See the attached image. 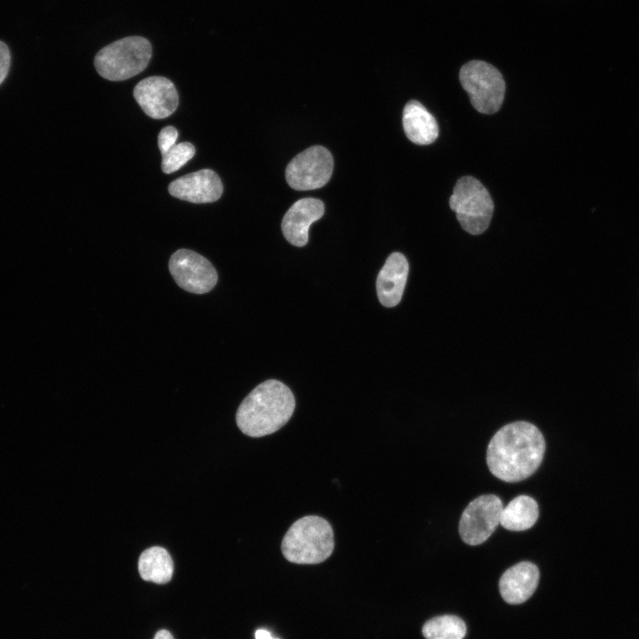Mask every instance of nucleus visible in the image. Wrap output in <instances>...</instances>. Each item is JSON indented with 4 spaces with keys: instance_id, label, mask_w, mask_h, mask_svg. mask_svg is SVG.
<instances>
[{
    "instance_id": "nucleus-11",
    "label": "nucleus",
    "mask_w": 639,
    "mask_h": 639,
    "mask_svg": "<svg viewBox=\"0 0 639 639\" xmlns=\"http://www.w3.org/2000/svg\"><path fill=\"white\" fill-rule=\"evenodd\" d=\"M169 193L178 199L193 203H209L221 197L223 185L215 171L204 169L172 181L169 185Z\"/></svg>"
},
{
    "instance_id": "nucleus-14",
    "label": "nucleus",
    "mask_w": 639,
    "mask_h": 639,
    "mask_svg": "<svg viewBox=\"0 0 639 639\" xmlns=\"http://www.w3.org/2000/svg\"><path fill=\"white\" fill-rule=\"evenodd\" d=\"M409 265L406 256L399 253L390 254L376 279V291L380 303L385 307H394L403 296Z\"/></svg>"
},
{
    "instance_id": "nucleus-3",
    "label": "nucleus",
    "mask_w": 639,
    "mask_h": 639,
    "mask_svg": "<svg viewBox=\"0 0 639 639\" xmlns=\"http://www.w3.org/2000/svg\"><path fill=\"white\" fill-rule=\"evenodd\" d=\"M334 547L332 526L319 516H306L296 520L281 542L284 557L298 564L322 563L331 556Z\"/></svg>"
},
{
    "instance_id": "nucleus-22",
    "label": "nucleus",
    "mask_w": 639,
    "mask_h": 639,
    "mask_svg": "<svg viewBox=\"0 0 639 639\" xmlns=\"http://www.w3.org/2000/svg\"><path fill=\"white\" fill-rule=\"evenodd\" d=\"M256 639H277L272 636L271 633L265 629H258L255 633Z\"/></svg>"
},
{
    "instance_id": "nucleus-20",
    "label": "nucleus",
    "mask_w": 639,
    "mask_h": 639,
    "mask_svg": "<svg viewBox=\"0 0 639 639\" xmlns=\"http://www.w3.org/2000/svg\"><path fill=\"white\" fill-rule=\"evenodd\" d=\"M178 137V130L173 126H166L161 130L158 135V147L162 154L176 144Z\"/></svg>"
},
{
    "instance_id": "nucleus-12",
    "label": "nucleus",
    "mask_w": 639,
    "mask_h": 639,
    "mask_svg": "<svg viewBox=\"0 0 639 639\" xmlns=\"http://www.w3.org/2000/svg\"><path fill=\"white\" fill-rule=\"evenodd\" d=\"M324 210L323 202L315 198H304L296 201L281 222L286 240L296 247L306 245L310 225L323 216Z\"/></svg>"
},
{
    "instance_id": "nucleus-23",
    "label": "nucleus",
    "mask_w": 639,
    "mask_h": 639,
    "mask_svg": "<svg viewBox=\"0 0 639 639\" xmlns=\"http://www.w3.org/2000/svg\"><path fill=\"white\" fill-rule=\"evenodd\" d=\"M154 639H174V638L169 631L160 630L156 633Z\"/></svg>"
},
{
    "instance_id": "nucleus-1",
    "label": "nucleus",
    "mask_w": 639,
    "mask_h": 639,
    "mask_svg": "<svg viewBox=\"0 0 639 639\" xmlns=\"http://www.w3.org/2000/svg\"><path fill=\"white\" fill-rule=\"evenodd\" d=\"M545 439L533 424L519 421L501 428L487 447L486 462L497 478L514 483L532 475L540 465Z\"/></svg>"
},
{
    "instance_id": "nucleus-13",
    "label": "nucleus",
    "mask_w": 639,
    "mask_h": 639,
    "mask_svg": "<svg viewBox=\"0 0 639 639\" xmlns=\"http://www.w3.org/2000/svg\"><path fill=\"white\" fill-rule=\"evenodd\" d=\"M539 580L540 572L534 564L520 562L501 575L499 581L501 596L508 604H522L534 593Z\"/></svg>"
},
{
    "instance_id": "nucleus-4",
    "label": "nucleus",
    "mask_w": 639,
    "mask_h": 639,
    "mask_svg": "<svg viewBox=\"0 0 639 639\" xmlns=\"http://www.w3.org/2000/svg\"><path fill=\"white\" fill-rule=\"evenodd\" d=\"M152 56L149 41L141 36H128L99 50L94 59L97 72L110 81H122L142 72Z\"/></svg>"
},
{
    "instance_id": "nucleus-15",
    "label": "nucleus",
    "mask_w": 639,
    "mask_h": 639,
    "mask_svg": "<svg viewBox=\"0 0 639 639\" xmlns=\"http://www.w3.org/2000/svg\"><path fill=\"white\" fill-rule=\"evenodd\" d=\"M404 131L414 144L424 146L433 143L438 137V124L434 116L419 101H408L403 109Z\"/></svg>"
},
{
    "instance_id": "nucleus-16",
    "label": "nucleus",
    "mask_w": 639,
    "mask_h": 639,
    "mask_svg": "<svg viewBox=\"0 0 639 639\" xmlns=\"http://www.w3.org/2000/svg\"><path fill=\"white\" fill-rule=\"evenodd\" d=\"M538 517L536 501L527 495H519L503 508L500 524L507 530L520 532L531 528Z\"/></svg>"
},
{
    "instance_id": "nucleus-2",
    "label": "nucleus",
    "mask_w": 639,
    "mask_h": 639,
    "mask_svg": "<svg viewBox=\"0 0 639 639\" xmlns=\"http://www.w3.org/2000/svg\"><path fill=\"white\" fill-rule=\"evenodd\" d=\"M295 407L291 390L283 383L270 379L258 384L243 399L236 412V423L245 435L261 438L283 427Z\"/></svg>"
},
{
    "instance_id": "nucleus-8",
    "label": "nucleus",
    "mask_w": 639,
    "mask_h": 639,
    "mask_svg": "<svg viewBox=\"0 0 639 639\" xmlns=\"http://www.w3.org/2000/svg\"><path fill=\"white\" fill-rule=\"evenodd\" d=\"M501 500L494 494L474 499L464 509L459 524L462 540L471 546L485 542L500 524L503 509Z\"/></svg>"
},
{
    "instance_id": "nucleus-10",
    "label": "nucleus",
    "mask_w": 639,
    "mask_h": 639,
    "mask_svg": "<svg viewBox=\"0 0 639 639\" xmlns=\"http://www.w3.org/2000/svg\"><path fill=\"white\" fill-rule=\"evenodd\" d=\"M133 96L142 110L154 119L170 116L178 105V95L173 83L162 76L143 79L135 86Z\"/></svg>"
},
{
    "instance_id": "nucleus-17",
    "label": "nucleus",
    "mask_w": 639,
    "mask_h": 639,
    "mask_svg": "<svg viewBox=\"0 0 639 639\" xmlns=\"http://www.w3.org/2000/svg\"><path fill=\"white\" fill-rule=\"evenodd\" d=\"M138 566L140 577L145 580L164 584L172 578V559L169 552L162 547H152L143 551Z\"/></svg>"
},
{
    "instance_id": "nucleus-6",
    "label": "nucleus",
    "mask_w": 639,
    "mask_h": 639,
    "mask_svg": "<svg viewBox=\"0 0 639 639\" xmlns=\"http://www.w3.org/2000/svg\"><path fill=\"white\" fill-rule=\"evenodd\" d=\"M459 79L477 111L491 114L500 110L506 86L495 67L483 60L469 61L462 67Z\"/></svg>"
},
{
    "instance_id": "nucleus-19",
    "label": "nucleus",
    "mask_w": 639,
    "mask_h": 639,
    "mask_svg": "<svg viewBox=\"0 0 639 639\" xmlns=\"http://www.w3.org/2000/svg\"><path fill=\"white\" fill-rule=\"evenodd\" d=\"M195 154L193 145L182 142L172 146L165 154H162V170L170 174L184 166Z\"/></svg>"
},
{
    "instance_id": "nucleus-7",
    "label": "nucleus",
    "mask_w": 639,
    "mask_h": 639,
    "mask_svg": "<svg viewBox=\"0 0 639 639\" xmlns=\"http://www.w3.org/2000/svg\"><path fill=\"white\" fill-rule=\"evenodd\" d=\"M333 167L331 153L324 146H313L290 161L286 179L288 185L297 191L318 189L329 181Z\"/></svg>"
},
{
    "instance_id": "nucleus-18",
    "label": "nucleus",
    "mask_w": 639,
    "mask_h": 639,
    "mask_svg": "<svg viewBox=\"0 0 639 639\" xmlns=\"http://www.w3.org/2000/svg\"><path fill=\"white\" fill-rule=\"evenodd\" d=\"M466 624L455 615H442L430 619L422 627L426 639H463Z\"/></svg>"
},
{
    "instance_id": "nucleus-5",
    "label": "nucleus",
    "mask_w": 639,
    "mask_h": 639,
    "mask_svg": "<svg viewBox=\"0 0 639 639\" xmlns=\"http://www.w3.org/2000/svg\"><path fill=\"white\" fill-rule=\"evenodd\" d=\"M449 206L455 212L462 228L474 235L481 234L488 228L494 208L487 189L471 176L457 180Z\"/></svg>"
},
{
    "instance_id": "nucleus-21",
    "label": "nucleus",
    "mask_w": 639,
    "mask_h": 639,
    "mask_svg": "<svg viewBox=\"0 0 639 639\" xmlns=\"http://www.w3.org/2000/svg\"><path fill=\"white\" fill-rule=\"evenodd\" d=\"M11 63V54L7 45L0 41V84L5 79Z\"/></svg>"
},
{
    "instance_id": "nucleus-9",
    "label": "nucleus",
    "mask_w": 639,
    "mask_h": 639,
    "mask_svg": "<svg viewBox=\"0 0 639 639\" xmlns=\"http://www.w3.org/2000/svg\"><path fill=\"white\" fill-rule=\"evenodd\" d=\"M169 270L176 283L190 293H208L217 282V272L211 263L190 249L181 248L173 253Z\"/></svg>"
}]
</instances>
